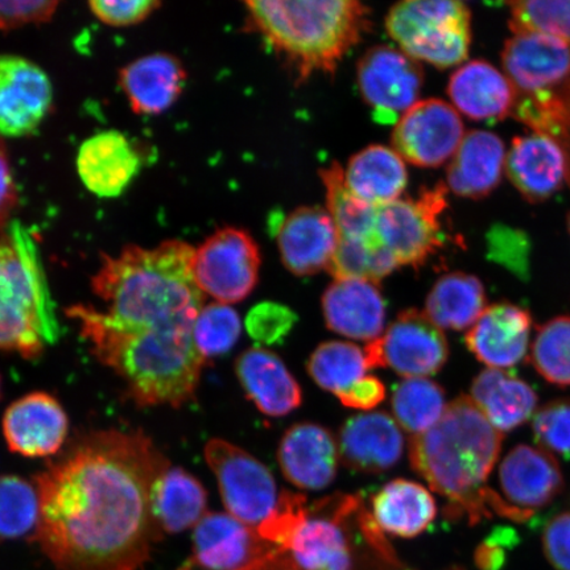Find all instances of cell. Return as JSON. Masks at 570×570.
Segmentation results:
<instances>
[{
    "mask_svg": "<svg viewBox=\"0 0 570 570\" xmlns=\"http://www.w3.org/2000/svg\"><path fill=\"white\" fill-rule=\"evenodd\" d=\"M168 468L140 431L85 434L33 476V541L57 570L141 569L164 537L153 495Z\"/></svg>",
    "mask_w": 570,
    "mask_h": 570,
    "instance_id": "7a4b0ae2",
    "label": "cell"
},
{
    "mask_svg": "<svg viewBox=\"0 0 570 570\" xmlns=\"http://www.w3.org/2000/svg\"><path fill=\"white\" fill-rule=\"evenodd\" d=\"M465 135L460 112L432 98L419 101L397 120L392 146L413 166L438 168L453 158Z\"/></svg>",
    "mask_w": 570,
    "mask_h": 570,
    "instance_id": "5bb4252c",
    "label": "cell"
},
{
    "mask_svg": "<svg viewBox=\"0 0 570 570\" xmlns=\"http://www.w3.org/2000/svg\"><path fill=\"white\" fill-rule=\"evenodd\" d=\"M470 20L468 6L458 0H409L392 7L386 28L412 59L446 69L468 59Z\"/></svg>",
    "mask_w": 570,
    "mask_h": 570,
    "instance_id": "52a82bcc",
    "label": "cell"
},
{
    "mask_svg": "<svg viewBox=\"0 0 570 570\" xmlns=\"http://www.w3.org/2000/svg\"><path fill=\"white\" fill-rule=\"evenodd\" d=\"M374 519L381 531L412 539L423 533L436 518L434 498L422 484L391 481L373 498Z\"/></svg>",
    "mask_w": 570,
    "mask_h": 570,
    "instance_id": "1f68e13d",
    "label": "cell"
},
{
    "mask_svg": "<svg viewBox=\"0 0 570 570\" xmlns=\"http://www.w3.org/2000/svg\"><path fill=\"white\" fill-rule=\"evenodd\" d=\"M194 254V247L173 239L104 255L91 288L105 311L83 304L66 309L97 360L119 375L140 407L180 409L195 397L206 361L194 338L205 302L191 273Z\"/></svg>",
    "mask_w": 570,
    "mask_h": 570,
    "instance_id": "6da1fadb",
    "label": "cell"
},
{
    "mask_svg": "<svg viewBox=\"0 0 570 570\" xmlns=\"http://www.w3.org/2000/svg\"><path fill=\"white\" fill-rule=\"evenodd\" d=\"M235 373L246 395L265 415L285 416L301 407V386L281 356L267 348L252 347L242 353Z\"/></svg>",
    "mask_w": 570,
    "mask_h": 570,
    "instance_id": "83f0119b",
    "label": "cell"
},
{
    "mask_svg": "<svg viewBox=\"0 0 570 570\" xmlns=\"http://www.w3.org/2000/svg\"><path fill=\"white\" fill-rule=\"evenodd\" d=\"M356 77L362 98L383 125L397 124L419 102L424 82L419 61L387 46L370 49L358 62Z\"/></svg>",
    "mask_w": 570,
    "mask_h": 570,
    "instance_id": "7c38bea8",
    "label": "cell"
},
{
    "mask_svg": "<svg viewBox=\"0 0 570 570\" xmlns=\"http://www.w3.org/2000/svg\"><path fill=\"white\" fill-rule=\"evenodd\" d=\"M534 440L548 453L570 459V401H554L534 413Z\"/></svg>",
    "mask_w": 570,
    "mask_h": 570,
    "instance_id": "ee69618b",
    "label": "cell"
},
{
    "mask_svg": "<svg viewBox=\"0 0 570 570\" xmlns=\"http://www.w3.org/2000/svg\"><path fill=\"white\" fill-rule=\"evenodd\" d=\"M448 95L455 110L476 122H499L512 116L515 105V90L508 76L482 60L455 70Z\"/></svg>",
    "mask_w": 570,
    "mask_h": 570,
    "instance_id": "d4e9b609",
    "label": "cell"
},
{
    "mask_svg": "<svg viewBox=\"0 0 570 570\" xmlns=\"http://www.w3.org/2000/svg\"><path fill=\"white\" fill-rule=\"evenodd\" d=\"M448 187L439 184L415 199L399 198L377 208L376 238L397 267L424 265L441 246L440 216L446 208Z\"/></svg>",
    "mask_w": 570,
    "mask_h": 570,
    "instance_id": "30bf717a",
    "label": "cell"
},
{
    "mask_svg": "<svg viewBox=\"0 0 570 570\" xmlns=\"http://www.w3.org/2000/svg\"><path fill=\"white\" fill-rule=\"evenodd\" d=\"M487 311L483 284L473 275L453 273L440 277L425 302V315L440 330L465 331Z\"/></svg>",
    "mask_w": 570,
    "mask_h": 570,
    "instance_id": "836d02e7",
    "label": "cell"
},
{
    "mask_svg": "<svg viewBox=\"0 0 570 570\" xmlns=\"http://www.w3.org/2000/svg\"><path fill=\"white\" fill-rule=\"evenodd\" d=\"M297 316L288 306L262 303L249 311L246 327L249 337L263 345L281 344L294 330Z\"/></svg>",
    "mask_w": 570,
    "mask_h": 570,
    "instance_id": "f6af8a7d",
    "label": "cell"
},
{
    "mask_svg": "<svg viewBox=\"0 0 570 570\" xmlns=\"http://www.w3.org/2000/svg\"><path fill=\"white\" fill-rule=\"evenodd\" d=\"M514 33L553 36L570 46V0H525L510 3Z\"/></svg>",
    "mask_w": 570,
    "mask_h": 570,
    "instance_id": "60d3db41",
    "label": "cell"
},
{
    "mask_svg": "<svg viewBox=\"0 0 570 570\" xmlns=\"http://www.w3.org/2000/svg\"><path fill=\"white\" fill-rule=\"evenodd\" d=\"M326 191L327 213L338 232V238L374 242L377 208L356 197L345 183V170L338 163L320 173Z\"/></svg>",
    "mask_w": 570,
    "mask_h": 570,
    "instance_id": "e575fe53",
    "label": "cell"
},
{
    "mask_svg": "<svg viewBox=\"0 0 570 570\" xmlns=\"http://www.w3.org/2000/svg\"><path fill=\"white\" fill-rule=\"evenodd\" d=\"M242 332L240 318L229 305L213 303L204 306L195 324V345L204 360L217 358L233 348Z\"/></svg>",
    "mask_w": 570,
    "mask_h": 570,
    "instance_id": "b9f144b4",
    "label": "cell"
},
{
    "mask_svg": "<svg viewBox=\"0 0 570 570\" xmlns=\"http://www.w3.org/2000/svg\"><path fill=\"white\" fill-rule=\"evenodd\" d=\"M368 368L390 367L399 375L415 380L438 374L449 356L443 331L425 312L401 313L380 338L365 348Z\"/></svg>",
    "mask_w": 570,
    "mask_h": 570,
    "instance_id": "8fae6325",
    "label": "cell"
},
{
    "mask_svg": "<svg viewBox=\"0 0 570 570\" xmlns=\"http://www.w3.org/2000/svg\"><path fill=\"white\" fill-rule=\"evenodd\" d=\"M52 102V82L45 70L24 57L0 55V138L38 130Z\"/></svg>",
    "mask_w": 570,
    "mask_h": 570,
    "instance_id": "9a60e30c",
    "label": "cell"
},
{
    "mask_svg": "<svg viewBox=\"0 0 570 570\" xmlns=\"http://www.w3.org/2000/svg\"><path fill=\"white\" fill-rule=\"evenodd\" d=\"M156 0H116V2H90V11L102 23L111 27H130L141 23L159 9Z\"/></svg>",
    "mask_w": 570,
    "mask_h": 570,
    "instance_id": "7dc6e473",
    "label": "cell"
},
{
    "mask_svg": "<svg viewBox=\"0 0 570 570\" xmlns=\"http://www.w3.org/2000/svg\"><path fill=\"white\" fill-rule=\"evenodd\" d=\"M532 317L522 306L501 303L489 306L466 334L475 358L490 368H510L529 351Z\"/></svg>",
    "mask_w": 570,
    "mask_h": 570,
    "instance_id": "44dd1931",
    "label": "cell"
},
{
    "mask_svg": "<svg viewBox=\"0 0 570 570\" xmlns=\"http://www.w3.org/2000/svg\"><path fill=\"white\" fill-rule=\"evenodd\" d=\"M57 331L51 298L30 242L21 232L0 230V352L38 358Z\"/></svg>",
    "mask_w": 570,
    "mask_h": 570,
    "instance_id": "8992f818",
    "label": "cell"
},
{
    "mask_svg": "<svg viewBox=\"0 0 570 570\" xmlns=\"http://www.w3.org/2000/svg\"><path fill=\"white\" fill-rule=\"evenodd\" d=\"M18 206V189L9 159V153L0 138V230L10 223Z\"/></svg>",
    "mask_w": 570,
    "mask_h": 570,
    "instance_id": "f5cc1de1",
    "label": "cell"
},
{
    "mask_svg": "<svg viewBox=\"0 0 570 570\" xmlns=\"http://www.w3.org/2000/svg\"><path fill=\"white\" fill-rule=\"evenodd\" d=\"M361 503L358 495L337 494L313 504L312 515L298 525L284 550L297 570H352L344 522Z\"/></svg>",
    "mask_w": 570,
    "mask_h": 570,
    "instance_id": "4fadbf2b",
    "label": "cell"
},
{
    "mask_svg": "<svg viewBox=\"0 0 570 570\" xmlns=\"http://www.w3.org/2000/svg\"><path fill=\"white\" fill-rule=\"evenodd\" d=\"M276 239L284 266L294 275L309 276L330 266L338 232L327 210L303 206L282 220Z\"/></svg>",
    "mask_w": 570,
    "mask_h": 570,
    "instance_id": "ffe728a7",
    "label": "cell"
},
{
    "mask_svg": "<svg viewBox=\"0 0 570 570\" xmlns=\"http://www.w3.org/2000/svg\"><path fill=\"white\" fill-rule=\"evenodd\" d=\"M323 312L331 331L353 340L380 338L386 320V304L376 284L336 281L323 296Z\"/></svg>",
    "mask_w": 570,
    "mask_h": 570,
    "instance_id": "484cf974",
    "label": "cell"
},
{
    "mask_svg": "<svg viewBox=\"0 0 570 570\" xmlns=\"http://www.w3.org/2000/svg\"><path fill=\"white\" fill-rule=\"evenodd\" d=\"M505 147L498 135L470 131L448 167V188L460 197L479 199L494 191L505 169Z\"/></svg>",
    "mask_w": 570,
    "mask_h": 570,
    "instance_id": "f1b7e54d",
    "label": "cell"
},
{
    "mask_svg": "<svg viewBox=\"0 0 570 570\" xmlns=\"http://www.w3.org/2000/svg\"><path fill=\"white\" fill-rule=\"evenodd\" d=\"M205 459L217 476L227 514L258 530L279 499L273 474L244 449L220 439L206 444Z\"/></svg>",
    "mask_w": 570,
    "mask_h": 570,
    "instance_id": "ba28073f",
    "label": "cell"
},
{
    "mask_svg": "<svg viewBox=\"0 0 570 570\" xmlns=\"http://www.w3.org/2000/svg\"><path fill=\"white\" fill-rule=\"evenodd\" d=\"M568 226H569V233H570V213H569V218H568Z\"/></svg>",
    "mask_w": 570,
    "mask_h": 570,
    "instance_id": "11a10c76",
    "label": "cell"
},
{
    "mask_svg": "<svg viewBox=\"0 0 570 570\" xmlns=\"http://www.w3.org/2000/svg\"><path fill=\"white\" fill-rule=\"evenodd\" d=\"M505 173L527 202L543 203L569 183L564 149L547 135L533 132L517 137L505 156Z\"/></svg>",
    "mask_w": 570,
    "mask_h": 570,
    "instance_id": "d6986e66",
    "label": "cell"
},
{
    "mask_svg": "<svg viewBox=\"0 0 570 570\" xmlns=\"http://www.w3.org/2000/svg\"><path fill=\"white\" fill-rule=\"evenodd\" d=\"M504 501L522 515L524 522L534 512L552 503L562 489L559 462L544 449L518 445L505 455L499 468Z\"/></svg>",
    "mask_w": 570,
    "mask_h": 570,
    "instance_id": "ac0fdd59",
    "label": "cell"
},
{
    "mask_svg": "<svg viewBox=\"0 0 570 570\" xmlns=\"http://www.w3.org/2000/svg\"><path fill=\"white\" fill-rule=\"evenodd\" d=\"M391 404L396 423L413 438L430 431L446 410L444 390L425 377L397 384Z\"/></svg>",
    "mask_w": 570,
    "mask_h": 570,
    "instance_id": "d590c367",
    "label": "cell"
},
{
    "mask_svg": "<svg viewBox=\"0 0 570 570\" xmlns=\"http://www.w3.org/2000/svg\"><path fill=\"white\" fill-rule=\"evenodd\" d=\"M345 183L362 202L382 208L396 202L407 187V167L394 148L370 146L347 163Z\"/></svg>",
    "mask_w": 570,
    "mask_h": 570,
    "instance_id": "f546056e",
    "label": "cell"
},
{
    "mask_svg": "<svg viewBox=\"0 0 570 570\" xmlns=\"http://www.w3.org/2000/svg\"><path fill=\"white\" fill-rule=\"evenodd\" d=\"M140 155L125 134L110 130L85 140L77 155V170L85 187L101 198H116L139 174Z\"/></svg>",
    "mask_w": 570,
    "mask_h": 570,
    "instance_id": "603a6c76",
    "label": "cell"
},
{
    "mask_svg": "<svg viewBox=\"0 0 570 570\" xmlns=\"http://www.w3.org/2000/svg\"><path fill=\"white\" fill-rule=\"evenodd\" d=\"M365 352L348 342L331 341L321 344L308 361L312 380L325 391L341 394L366 376Z\"/></svg>",
    "mask_w": 570,
    "mask_h": 570,
    "instance_id": "8d00e7d4",
    "label": "cell"
},
{
    "mask_svg": "<svg viewBox=\"0 0 570 570\" xmlns=\"http://www.w3.org/2000/svg\"><path fill=\"white\" fill-rule=\"evenodd\" d=\"M39 515L36 487L18 475H0V543L35 533Z\"/></svg>",
    "mask_w": 570,
    "mask_h": 570,
    "instance_id": "f35d334b",
    "label": "cell"
},
{
    "mask_svg": "<svg viewBox=\"0 0 570 570\" xmlns=\"http://www.w3.org/2000/svg\"><path fill=\"white\" fill-rule=\"evenodd\" d=\"M248 23L302 83L333 73L370 28V10L354 0H252Z\"/></svg>",
    "mask_w": 570,
    "mask_h": 570,
    "instance_id": "277c9868",
    "label": "cell"
},
{
    "mask_svg": "<svg viewBox=\"0 0 570 570\" xmlns=\"http://www.w3.org/2000/svg\"><path fill=\"white\" fill-rule=\"evenodd\" d=\"M470 397L501 433L523 425L538 404V396L530 384L498 368L484 370L475 377Z\"/></svg>",
    "mask_w": 570,
    "mask_h": 570,
    "instance_id": "4dcf8cb0",
    "label": "cell"
},
{
    "mask_svg": "<svg viewBox=\"0 0 570 570\" xmlns=\"http://www.w3.org/2000/svg\"><path fill=\"white\" fill-rule=\"evenodd\" d=\"M2 425L10 451L30 459L59 453L69 431L66 410L46 392H32L13 402Z\"/></svg>",
    "mask_w": 570,
    "mask_h": 570,
    "instance_id": "e0dca14e",
    "label": "cell"
},
{
    "mask_svg": "<svg viewBox=\"0 0 570 570\" xmlns=\"http://www.w3.org/2000/svg\"><path fill=\"white\" fill-rule=\"evenodd\" d=\"M340 459L362 473H383L402 459L404 438L394 417L370 412L348 419L341 428Z\"/></svg>",
    "mask_w": 570,
    "mask_h": 570,
    "instance_id": "cb8c5ba5",
    "label": "cell"
},
{
    "mask_svg": "<svg viewBox=\"0 0 570 570\" xmlns=\"http://www.w3.org/2000/svg\"><path fill=\"white\" fill-rule=\"evenodd\" d=\"M396 268L395 259L380 240L338 238L336 253L326 269L336 281H365L377 284Z\"/></svg>",
    "mask_w": 570,
    "mask_h": 570,
    "instance_id": "74e56055",
    "label": "cell"
},
{
    "mask_svg": "<svg viewBox=\"0 0 570 570\" xmlns=\"http://www.w3.org/2000/svg\"><path fill=\"white\" fill-rule=\"evenodd\" d=\"M489 239L490 258L525 281L530 274V249L525 235L505 227H495Z\"/></svg>",
    "mask_w": 570,
    "mask_h": 570,
    "instance_id": "bcb514c9",
    "label": "cell"
},
{
    "mask_svg": "<svg viewBox=\"0 0 570 570\" xmlns=\"http://www.w3.org/2000/svg\"><path fill=\"white\" fill-rule=\"evenodd\" d=\"M208 494L196 476L183 468L170 466L155 484L153 509L163 533H180L202 522Z\"/></svg>",
    "mask_w": 570,
    "mask_h": 570,
    "instance_id": "d6a6232c",
    "label": "cell"
},
{
    "mask_svg": "<svg viewBox=\"0 0 570 570\" xmlns=\"http://www.w3.org/2000/svg\"><path fill=\"white\" fill-rule=\"evenodd\" d=\"M502 448V433L495 430L470 396L446 405L440 422L411 439L413 470L433 491L449 501L454 517H466L476 524L491 517L484 487Z\"/></svg>",
    "mask_w": 570,
    "mask_h": 570,
    "instance_id": "3957f363",
    "label": "cell"
},
{
    "mask_svg": "<svg viewBox=\"0 0 570 570\" xmlns=\"http://www.w3.org/2000/svg\"><path fill=\"white\" fill-rule=\"evenodd\" d=\"M56 0H21L0 2V31H12L28 24H41L55 16Z\"/></svg>",
    "mask_w": 570,
    "mask_h": 570,
    "instance_id": "c3c4849f",
    "label": "cell"
},
{
    "mask_svg": "<svg viewBox=\"0 0 570 570\" xmlns=\"http://www.w3.org/2000/svg\"><path fill=\"white\" fill-rule=\"evenodd\" d=\"M530 360L546 381L570 386V317H556L539 327Z\"/></svg>",
    "mask_w": 570,
    "mask_h": 570,
    "instance_id": "ab89813d",
    "label": "cell"
},
{
    "mask_svg": "<svg viewBox=\"0 0 570 570\" xmlns=\"http://www.w3.org/2000/svg\"><path fill=\"white\" fill-rule=\"evenodd\" d=\"M543 550L556 570H570V511L561 512L547 524Z\"/></svg>",
    "mask_w": 570,
    "mask_h": 570,
    "instance_id": "681fc988",
    "label": "cell"
},
{
    "mask_svg": "<svg viewBox=\"0 0 570 570\" xmlns=\"http://www.w3.org/2000/svg\"><path fill=\"white\" fill-rule=\"evenodd\" d=\"M0 399H2V376H0Z\"/></svg>",
    "mask_w": 570,
    "mask_h": 570,
    "instance_id": "db71d44e",
    "label": "cell"
},
{
    "mask_svg": "<svg viewBox=\"0 0 570 570\" xmlns=\"http://www.w3.org/2000/svg\"><path fill=\"white\" fill-rule=\"evenodd\" d=\"M277 460L285 479L295 487L323 490L336 479L340 449L326 428L302 423L285 432Z\"/></svg>",
    "mask_w": 570,
    "mask_h": 570,
    "instance_id": "7402d4cb",
    "label": "cell"
},
{
    "mask_svg": "<svg viewBox=\"0 0 570 570\" xmlns=\"http://www.w3.org/2000/svg\"><path fill=\"white\" fill-rule=\"evenodd\" d=\"M502 63L515 90L511 117L558 141L570 170V46L553 36L515 33L505 41Z\"/></svg>",
    "mask_w": 570,
    "mask_h": 570,
    "instance_id": "5b68a950",
    "label": "cell"
},
{
    "mask_svg": "<svg viewBox=\"0 0 570 570\" xmlns=\"http://www.w3.org/2000/svg\"><path fill=\"white\" fill-rule=\"evenodd\" d=\"M518 544L514 530L498 529L475 551V564L481 570H499L504 566L505 553Z\"/></svg>",
    "mask_w": 570,
    "mask_h": 570,
    "instance_id": "f907efd6",
    "label": "cell"
},
{
    "mask_svg": "<svg viewBox=\"0 0 570 570\" xmlns=\"http://www.w3.org/2000/svg\"><path fill=\"white\" fill-rule=\"evenodd\" d=\"M309 510L306 508V498L302 494L292 493L283 490L277 499L276 509L273 514L263 523L256 532L263 540L271 546L277 547V550H285L289 540L298 529Z\"/></svg>",
    "mask_w": 570,
    "mask_h": 570,
    "instance_id": "7bdbcfd3",
    "label": "cell"
},
{
    "mask_svg": "<svg viewBox=\"0 0 570 570\" xmlns=\"http://www.w3.org/2000/svg\"><path fill=\"white\" fill-rule=\"evenodd\" d=\"M341 403L348 409L370 411L386 397V387L376 376H363L352 387L337 395Z\"/></svg>",
    "mask_w": 570,
    "mask_h": 570,
    "instance_id": "816d5d0a",
    "label": "cell"
},
{
    "mask_svg": "<svg viewBox=\"0 0 570 570\" xmlns=\"http://www.w3.org/2000/svg\"><path fill=\"white\" fill-rule=\"evenodd\" d=\"M187 71L169 53H154L128 63L119 71V85L139 116H158L183 95Z\"/></svg>",
    "mask_w": 570,
    "mask_h": 570,
    "instance_id": "4316f807",
    "label": "cell"
},
{
    "mask_svg": "<svg viewBox=\"0 0 570 570\" xmlns=\"http://www.w3.org/2000/svg\"><path fill=\"white\" fill-rule=\"evenodd\" d=\"M261 253L247 232L225 227L195 248L191 261L197 287L220 304L245 301L259 279Z\"/></svg>",
    "mask_w": 570,
    "mask_h": 570,
    "instance_id": "9c48e42d",
    "label": "cell"
},
{
    "mask_svg": "<svg viewBox=\"0 0 570 570\" xmlns=\"http://www.w3.org/2000/svg\"><path fill=\"white\" fill-rule=\"evenodd\" d=\"M266 540L238 519L208 512L195 527L194 547L187 561L197 570H247L274 554Z\"/></svg>",
    "mask_w": 570,
    "mask_h": 570,
    "instance_id": "2e32d148",
    "label": "cell"
}]
</instances>
